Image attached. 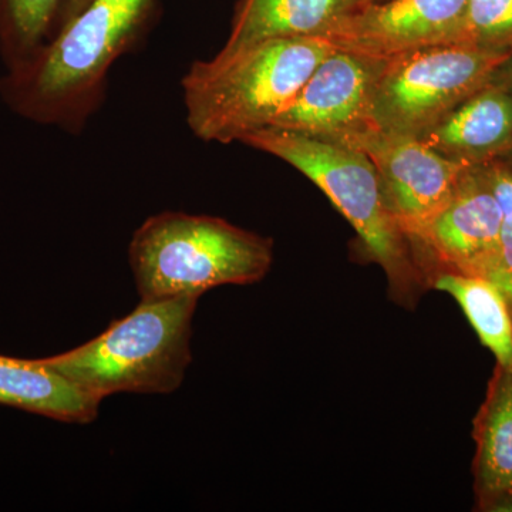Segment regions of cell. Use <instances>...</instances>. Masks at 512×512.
<instances>
[{
  "label": "cell",
  "instance_id": "cell-15",
  "mask_svg": "<svg viewBox=\"0 0 512 512\" xmlns=\"http://www.w3.org/2000/svg\"><path fill=\"white\" fill-rule=\"evenodd\" d=\"M434 286L460 303L478 338L497 357L501 369L512 370L511 306L504 293L488 279L458 272L440 275Z\"/></svg>",
  "mask_w": 512,
  "mask_h": 512
},
{
  "label": "cell",
  "instance_id": "cell-22",
  "mask_svg": "<svg viewBox=\"0 0 512 512\" xmlns=\"http://www.w3.org/2000/svg\"><path fill=\"white\" fill-rule=\"evenodd\" d=\"M512 151V150H511Z\"/></svg>",
  "mask_w": 512,
  "mask_h": 512
},
{
  "label": "cell",
  "instance_id": "cell-6",
  "mask_svg": "<svg viewBox=\"0 0 512 512\" xmlns=\"http://www.w3.org/2000/svg\"><path fill=\"white\" fill-rule=\"evenodd\" d=\"M512 52L466 43L424 47L383 60L372 96V127L419 136L494 82Z\"/></svg>",
  "mask_w": 512,
  "mask_h": 512
},
{
  "label": "cell",
  "instance_id": "cell-13",
  "mask_svg": "<svg viewBox=\"0 0 512 512\" xmlns=\"http://www.w3.org/2000/svg\"><path fill=\"white\" fill-rule=\"evenodd\" d=\"M0 404L66 421L92 423L99 400L84 393L42 359L0 355Z\"/></svg>",
  "mask_w": 512,
  "mask_h": 512
},
{
  "label": "cell",
  "instance_id": "cell-18",
  "mask_svg": "<svg viewBox=\"0 0 512 512\" xmlns=\"http://www.w3.org/2000/svg\"><path fill=\"white\" fill-rule=\"evenodd\" d=\"M485 174L503 212L497 262L487 279L504 293L512 309V174L501 167L487 168Z\"/></svg>",
  "mask_w": 512,
  "mask_h": 512
},
{
  "label": "cell",
  "instance_id": "cell-7",
  "mask_svg": "<svg viewBox=\"0 0 512 512\" xmlns=\"http://www.w3.org/2000/svg\"><path fill=\"white\" fill-rule=\"evenodd\" d=\"M335 143L357 148L375 165L384 197L406 238H419L451 200L464 175L477 167L437 153L412 134L376 127Z\"/></svg>",
  "mask_w": 512,
  "mask_h": 512
},
{
  "label": "cell",
  "instance_id": "cell-14",
  "mask_svg": "<svg viewBox=\"0 0 512 512\" xmlns=\"http://www.w3.org/2000/svg\"><path fill=\"white\" fill-rule=\"evenodd\" d=\"M477 484L494 507L512 505V370L501 369L481 414Z\"/></svg>",
  "mask_w": 512,
  "mask_h": 512
},
{
  "label": "cell",
  "instance_id": "cell-3",
  "mask_svg": "<svg viewBox=\"0 0 512 512\" xmlns=\"http://www.w3.org/2000/svg\"><path fill=\"white\" fill-rule=\"evenodd\" d=\"M198 299L141 301L97 338L42 360L100 403L117 393H173L192 362Z\"/></svg>",
  "mask_w": 512,
  "mask_h": 512
},
{
  "label": "cell",
  "instance_id": "cell-11",
  "mask_svg": "<svg viewBox=\"0 0 512 512\" xmlns=\"http://www.w3.org/2000/svg\"><path fill=\"white\" fill-rule=\"evenodd\" d=\"M417 137L443 156L483 164L512 150V94L494 80Z\"/></svg>",
  "mask_w": 512,
  "mask_h": 512
},
{
  "label": "cell",
  "instance_id": "cell-2",
  "mask_svg": "<svg viewBox=\"0 0 512 512\" xmlns=\"http://www.w3.org/2000/svg\"><path fill=\"white\" fill-rule=\"evenodd\" d=\"M128 256L141 301L200 298L217 286L254 284L274 259L271 239L221 218L173 211L144 221Z\"/></svg>",
  "mask_w": 512,
  "mask_h": 512
},
{
  "label": "cell",
  "instance_id": "cell-12",
  "mask_svg": "<svg viewBox=\"0 0 512 512\" xmlns=\"http://www.w3.org/2000/svg\"><path fill=\"white\" fill-rule=\"evenodd\" d=\"M367 0H238L231 33L218 57L262 42L320 36Z\"/></svg>",
  "mask_w": 512,
  "mask_h": 512
},
{
  "label": "cell",
  "instance_id": "cell-9",
  "mask_svg": "<svg viewBox=\"0 0 512 512\" xmlns=\"http://www.w3.org/2000/svg\"><path fill=\"white\" fill-rule=\"evenodd\" d=\"M382 66L383 60L333 50L269 126L329 141L372 127L373 89Z\"/></svg>",
  "mask_w": 512,
  "mask_h": 512
},
{
  "label": "cell",
  "instance_id": "cell-21",
  "mask_svg": "<svg viewBox=\"0 0 512 512\" xmlns=\"http://www.w3.org/2000/svg\"><path fill=\"white\" fill-rule=\"evenodd\" d=\"M367 2H383V0H367Z\"/></svg>",
  "mask_w": 512,
  "mask_h": 512
},
{
  "label": "cell",
  "instance_id": "cell-5",
  "mask_svg": "<svg viewBox=\"0 0 512 512\" xmlns=\"http://www.w3.org/2000/svg\"><path fill=\"white\" fill-rule=\"evenodd\" d=\"M305 174L356 229L367 252L392 276L407 269L404 234L394 220L375 165L362 151L335 141L264 127L242 138Z\"/></svg>",
  "mask_w": 512,
  "mask_h": 512
},
{
  "label": "cell",
  "instance_id": "cell-17",
  "mask_svg": "<svg viewBox=\"0 0 512 512\" xmlns=\"http://www.w3.org/2000/svg\"><path fill=\"white\" fill-rule=\"evenodd\" d=\"M466 43L512 52V0H468Z\"/></svg>",
  "mask_w": 512,
  "mask_h": 512
},
{
  "label": "cell",
  "instance_id": "cell-20",
  "mask_svg": "<svg viewBox=\"0 0 512 512\" xmlns=\"http://www.w3.org/2000/svg\"><path fill=\"white\" fill-rule=\"evenodd\" d=\"M500 70L501 72H504L503 86L512 94V55L510 56V59L501 66Z\"/></svg>",
  "mask_w": 512,
  "mask_h": 512
},
{
  "label": "cell",
  "instance_id": "cell-10",
  "mask_svg": "<svg viewBox=\"0 0 512 512\" xmlns=\"http://www.w3.org/2000/svg\"><path fill=\"white\" fill-rule=\"evenodd\" d=\"M501 222L500 204L477 165L417 239L453 272L487 279L497 262Z\"/></svg>",
  "mask_w": 512,
  "mask_h": 512
},
{
  "label": "cell",
  "instance_id": "cell-8",
  "mask_svg": "<svg viewBox=\"0 0 512 512\" xmlns=\"http://www.w3.org/2000/svg\"><path fill=\"white\" fill-rule=\"evenodd\" d=\"M467 9L468 0L366 2L322 37L338 50L387 60L424 47L466 43Z\"/></svg>",
  "mask_w": 512,
  "mask_h": 512
},
{
  "label": "cell",
  "instance_id": "cell-1",
  "mask_svg": "<svg viewBox=\"0 0 512 512\" xmlns=\"http://www.w3.org/2000/svg\"><path fill=\"white\" fill-rule=\"evenodd\" d=\"M335 49L325 37H288L195 62L183 79L188 126L222 144L268 127Z\"/></svg>",
  "mask_w": 512,
  "mask_h": 512
},
{
  "label": "cell",
  "instance_id": "cell-16",
  "mask_svg": "<svg viewBox=\"0 0 512 512\" xmlns=\"http://www.w3.org/2000/svg\"><path fill=\"white\" fill-rule=\"evenodd\" d=\"M63 0H0V46L10 69L39 52Z\"/></svg>",
  "mask_w": 512,
  "mask_h": 512
},
{
  "label": "cell",
  "instance_id": "cell-4",
  "mask_svg": "<svg viewBox=\"0 0 512 512\" xmlns=\"http://www.w3.org/2000/svg\"><path fill=\"white\" fill-rule=\"evenodd\" d=\"M156 0H90L55 39L5 80L10 106L32 119L55 121L76 110L136 39Z\"/></svg>",
  "mask_w": 512,
  "mask_h": 512
},
{
  "label": "cell",
  "instance_id": "cell-19",
  "mask_svg": "<svg viewBox=\"0 0 512 512\" xmlns=\"http://www.w3.org/2000/svg\"><path fill=\"white\" fill-rule=\"evenodd\" d=\"M89 2L90 0H63V5L59 12L60 26L76 18L89 5Z\"/></svg>",
  "mask_w": 512,
  "mask_h": 512
}]
</instances>
